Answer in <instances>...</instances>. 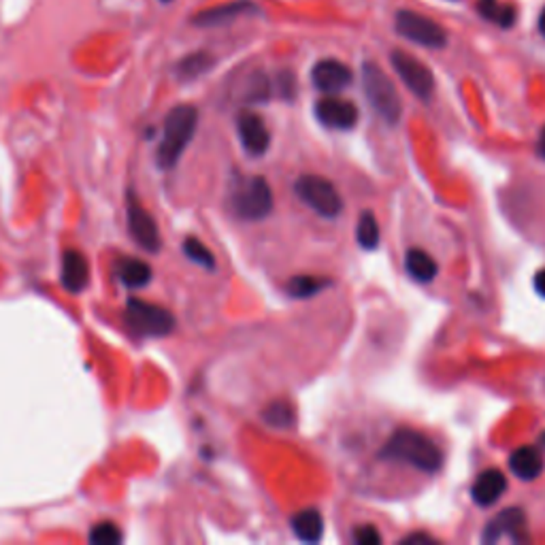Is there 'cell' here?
Segmentation results:
<instances>
[{
	"label": "cell",
	"instance_id": "cell-29",
	"mask_svg": "<svg viewBox=\"0 0 545 545\" xmlns=\"http://www.w3.org/2000/svg\"><path fill=\"white\" fill-rule=\"evenodd\" d=\"M354 541L359 545H379L381 535L375 526H359V529L354 531Z\"/></svg>",
	"mask_w": 545,
	"mask_h": 545
},
{
	"label": "cell",
	"instance_id": "cell-33",
	"mask_svg": "<svg viewBox=\"0 0 545 545\" xmlns=\"http://www.w3.org/2000/svg\"><path fill=\"white\" fill-rule=\"evenodd\" d=\"M537 154L541 156V158L545 160V126L541 130V135H539V143H537Z\"/></svg>",
	"mask_w": 545,
	"mask_h": 545
},
{
	"label": "cell",
	"instance_id": "cell-15",
	"mask_svg": "<svg viewBox=\"0 0 545 545\" xmlns=\"http://www.w3.org/2000/svg\"><path fill=\"white\" fill-rule=\"evenodd\" d=\"M507 490V477L499 469H486L477 475V480L471 486V496L480 507H490L501 501V496Z\"/></svg>",
	"mask_w": 545,
	"mask_h": 545
},
{
	"label": "cell",
	"instance_id": "cell-28",
	"mask_svg": "<svg viewBox=\"0 0 545 545\" xmlns=\"http://www.w3.org/2000/svg\"><path fill=\"white\" fill-rule=\"evenodd\" d=\"M269 94H271V81L266 80V75H263V72L252 75L250 86H247V100L263 102L269 99Z\"/></svg>",
	"mask_w": 545,
	"mask_h": 545
},
{
	"label": "cell",
	"instance_id": "cell-16",
	"mask_svg": "<svg viewBox=\"0 0 545 545\" xmlns=\"http://www.w3.org/2000/svg\"><path fill=\"white\" fill-rule=\"evenodd\" d=\"M90 283V264L86 256L77 250L64 252L62 256V286L69 292H81Z\"/></svg>",
	"mask_w": 545,
	"mask_h": 545
},
{
	"label": "cell",
	"instance_id": "cell-34",
	"mask_svg": "<svg viewBox=\"0 0 545 545\" xmlns=\"http://www.w3.org/2000/svg\"><path fill=\"white\" fill-rule=\"evenodd\" d=\"M537 26H539V33H541V34L545 36V7H543V11H541V15H539Z\"/></svg>",
	"mask_w": 545,
	"mask_h": 545
},
{
	"label": "cell",
	"instance_id": "cell-25",
	"mask_svg": "<svg viewBox=\"0 0 545 545\" xmlns=\"http://www.w3.org/2000/svg\"><path fill=\"white\" fill-rule=\"evenodd\" d=\"M263 417H264V422L272 428H290L296 420V414L290 403L275 401L263 411Z\"/></svg>",
	"mask_w": 545,
	"mask_h": 545
},
{
	"label": "cell",
	"instance_id": "cell-3",
	"mask_svg": "<svg viewBox=\"0 0 545 545\" xmlns=\"http://www.w3.org/2000/svg\"><path fill=\"white\" fill-rule=\"evenodd\" d=\"M362 88L375 113L379 115L384 122L390 126L398 124L403 115L401 96L397 92V86L392 83L390 77L386 75L384 69L375 62L362 64Z\"/></svg>",
	"mask_w": 545,
	"mask_h": 545
},
{
	"label": "cell",
	"instance_id": "cell-1",
	"mask_svg": "<svg viewBox=\"0 0 545 545\" xmlns=\"http://www.w3.org/2000/svg\"><path fill=\"white\" fill-rule=\"evenodd\" d=\"M381 458L398 460L407 463L424 473H437L444 466V452L439 445L424 437L422 433L411 431V428H398V431L387 439V444L381 450Z\"/></svg>",
	"mask_w": 545,
	"mask_h": 545
},
{
	"label": "cell",
	"instance_id": "cell-22",
	"mask_svg": "<svg viewBox=\"0 0 545 545\" xmlns=\"http://www.w3.org/2000/svg\"><path fill=\"white\" fill-rule=\"evenodd\" d=\"M330 280L326 277H313V275H296L288 282V294L294 299H309L322 292L324 288L330 286Z\"/></svg>",
	"mask_w": 545,
	"mask_h": 545
},
{
	"label": "cell",
	"instance_id": "cell-4",
	"mask_svg": "<svg viewBox=\"0 0 545 545\" xmlns=\"http://www.w3.org/2000/svg\"><path fill=\"white\" fill-rule=\"evenodd\" d=\"M230 207L247 222L264 220L272 211V190L264 177H245L233 186Z\"/></svg>",
	"mask_w": 545,
	"mask_h": 545
},
{
	"label": "cell",
	"instance_id": "cell-9",
	"mask_svg": "<svg viewBox=\"0 0 545 545\" xmlns=\"http://www.w3.org/2000/svg\"><path fill=\"white\" fill-rule=\"evenodd\" d=\"M129 230L132 239H135L145 252L149 253L160 252L162 237H160L158 224H156L154 215L143 207L135 194H129Z\"/></svg>",
	"mask_w": 545,
	"mask_h": 545
},
{
	"label": "cell",
	"instance_id": "cell-35",
	"mask_svg": "<svg viewBox=\"0 0 545 545\" xmlns=\"http://www.w3.org/2000/svg\"><path fill=\"white\" fill-rule=\"evenodd\" d=\"M539 445L545 447V433H541V437H539Z\"/></svg>",
	"mask_w": 545,
	"mask_h": 545
},
{
	"label": "cell",
	"instance_id": "cell-18",
	"mask_svg": "<svg viewBox=\"0 0 545 545\" xmlns=\"http://www.w3.org/2000/svg\"><path fill=\"white\" fill-rule=\"evenodd\" d=\"M115 275H118V280L122 282L126 288L139 290L148 286L154 272H151V266L145 263V260L122 256L115 263Z\"/></svg>",
	"mask_w": 545,
	"mask_h": 545
},
{
	"label": "cell",
	"instance_id": "cell-14",
	"mask_svg": "<svg viewBox=\"0 0 545 545\" xmlns=\"http://www.w3.org/2000/svg\"><path fill=\"white\" fill-rule=\"evenodd\" d=\"M245 15H260V9L252 0H233V3L220 5V7L201 11L198 15L192 17V22L201 28H214V26H224V24L234 22L237 17Z\"/></svg>",
	"mask_w": 545,
	"mask_h": 545
},
{
	"label": "cell",
	"instance_id": "cell-5",
	"mask_svg": "<svg viewBox=\"0 0 545 545\" xmlns=\"http://www.w3.org/2000/svg\"><path fill=\"white\" fill-rule=\"evenodd\" d=\"M124 322L137 337H167L175 330V316L168 309L135 296L126 301Z\"/></svg>",
	"mask_w": 545,
	"mask_h": 545
},
{
	"label": "cell",
	"instance_id": "cell-24",
	"mask_svg": "<svg viewBox=\"0 0 545 545\" xmlns=\"http://www.w3.org/2000/svg\"><path fill=\"white\" fill-rule=\"evenodd\" d=\"M356 237H359V244L365 250H375L379 245V224L375 220L373 211H362L360 214Z\"/></svg>",
	"mask_w": 545,
	"mask_h": 545
},
{
	"label": "cell",
	"instance_id": "cell-27",
	"mask_svg": "<svg viewBox=\"0 0 545 545\" xmlns=\"http://www.w3.org/2000/svg\"><path fill=\"white\" fill-rule=\"evenodd\" d=\"M184 253L187 258L192 260V263H196L198 266H203V269L214 271L215 269V256L211 253V250L205 244H201L198 239L187 237L184 241Z\"/></svg>",
	"mask_w": 545,
	"mask_h": 545
},
{
	"label": "cell",
	"instance_id": "cell-31",
	"mask_svg": "<svg viewBox=\"0 0 545 545\" xmlns=\"http://www.w3.org/2000/svg\"><path fill=\"white\" fill-rule=\"evenodd\" d=\"M403 545H420V543H428V545H435L437 543V539H433L431 535H424V532H414V535H407L401 541Z\"/></svg>",
	"mask_w": 545,
	"mask_h": 545
},
{
	"label": "cell",
	"instance_id": "cell-10",
	"mask_svg": "<svg viewBox=\"0 0 545 545\" xmlns=\"http://www.w3.org/2000/svg\"><path fill=\"white\" fill-rule=\"evenodd\" d=\"M316 115L326 129L352 130L359 124V107L352 100L337 99V96H326V99L318 100Z\"/></svg>",
	"mask_w": 545,
	"mask_h": 545
},
{
	"label": "cell",
	"instance_id": "cell-26",
	"mask_svg": "<svg viewBox=\"0 0 545 545\" xmlns=\"http://www.w3.org/2000/svg\"><path fill=\"white\" fill-rule=\"evenodd\" d=\"M88 541L94 545H118L124 541V535H122V531H120L118 524L105 520V522L94 524L92 529H90Z\"/></svg>",
	"mask_w": 545,
	"mask_h": 545
},
{
	"label": "cell",
	"instance_id": "cell-7",
	"mask_svg": "<svg viewBox=\"0 0 545 545\" xmlns=\"http://www.w3.org/2000/svg\"><path fill=\"white\" fill-rule=\"evenodd\" d=\"M397 33L428 50H444L447 45V33L437 22L409 9H401L397 14Z\"/></svg>",
	"mask_w": 545,
	"mask_h": 545
},
{
	"label": "cell",
	"instance_id": "cell-6",
	"mask_svg": "<svg viewBox=\"0 0 545 545\" xmlns=\"http://www.w3.org/2000/svg\"><path fill=\"white\" fill-rule=\"evenodd\" d=\"M294 192L309 209L316 211L318 215L329 217V220H335L343 211V198L335 184L326 177H320V175H302L296 179Z\"/></svg>",
	"mask_w": 545,
	"mask_h": 545
},
{
	"label": "cell",
	"instance_id": "cell-23",
	"mask_svg": "<svg viewBox=\"0 0 545 545\" xmlns=\"http://www.w3.org/2000/svg\"><path fill=\"white\" fill-rule=\"evenodd\" d=\"M477 7H480V14L486 20L499 24L501 28H512L513 22H516V11L510 5H499L496 0H480Z\"/></svg>",
	"mask_w": 545,
	"mask_h": 545
},
{
	"label": "cell",
	"instance_id": "cell-12",
	"mask_svg": "<svg viewBox=\"0 0 545 545\" xmlns=\"http://www.w3.org/2000/svg\"><path fill=\"white\" fill-rule=\"evenodd\" d=\"M237 130H239L241 145H244V149L247 151V154L263 156L269 151L271 135L260 115L250 113V111L241 113L237 120Z\"/></svg>",
	"mask_w": 545,
	"mask_h": 545
},
{
	"label": "cell",
	"instance_id": "cell-17",
	"mask_svg": "<svg viewBox=\"0 0 545 545\" xmlns=\"http://www.w3.org/2000/svg\"><path fill=\"white\" fill-rule=\"evenodd\" d=\"M510 469L512 473L522 482H532L543 473L545 463L541 452L535 445L518 447L516 452L510 456Z\"/></svg>",
	"mask_w": 545,
	"mask_h": 545
},
{
	"label": "cell",
	"instance_id": "cell-36",
	"mask_svg": "<svg viewBox=\"0 0 545 545\" xmlns=\"http://www.w3.org/2000/svg\"><path fill=\"white\" fill-rule=\"evenodd\" d=\"M160 3H171V0H160Z\"/></svg>",
	"mask_w": 545,
	"mask_h": 545
},
{
	"label": "cell",
	"instance_id": "cell-19",
	"mask_svg": "<svg viewBox=\"0 0 545 545\" xmlns=\"http://www.w3.org/2000/svg\"><path fill=\"white\" fill-rule=\"evenodd\" d=\"M294 535L305 543H318L324 535V518L322 513L313 507L302 510L292 518Z\"/></svg>",
	"mask_w": 545,
	"mask_h": 545
},
{
	"label": "cell",
	"instance_id": "cell-21",
	"mask_svg": "<svg viewBox=\"0 0 545 545\" xmlns=\"http://www.w3.org/2000/svg\"><path fill=\"white\" fill-rule=\"evenodd\" d=\"M211 66H214V58L205 52H196L181 60V62L175 66V72H177L179 80L190 81V80H196V77H201L203 72H207Z\"/></svg>",
	"mask_w": 545,
	"mask_h": 545
},
{
	"label": "cell",
	"instance_id": "cell-11",
	"mask_svg": "<svg viewBox=\"0 0 545 545\" xmlns=\"http://www.w3.org/2000/svg\"><path fill=\"white\" fill-rule=\"evenodd\" d=\"M501 539H512V541H524L526 539V516L518 507H510V510L501 512L499 516L490 520L483 529L482 541L483 543H496Z\"/></svg>",
	"mask_w": 545,
	"mask_h": 545
},
{
	"label": "cell",
	"instance_id": "cell-32",
	"mask_svg": "<svg viewBox=\"0 0 545 545\" xmlns=\"http://www.w3.org/2000/svg\"><path fill=\"white\" fill-rule=\"evenodd\" d=\"M535 290H537V294H541L545 299V269H541L535 275Z\"/></svg>",
	"mask_w": 545,
	"mask_h": 545
},
{
	"label": "cell",
	"instance_id": "cell-2",
	"mask_svg": "<svg viewBox=\"0 0 545 545\" xmlns=\"http://www.w3.org/2000/svg\"><path fill=\"white\" fill-rule=\"evenodd\" d=\"M198 126V111L192 105H177L171 109L165 120L162 139L156 149V165L160 171H171L184 156Z\"/></svg>",
	"mask_w": 545,
	"mask_h": 545
},
{
	"label": "cell",
	"instance_id": "cell-13",
	"mask_svg": "<svg viewBox=\"0 0 545 545\" xmlns=\"http://www.w3.org/2000/svg\"><path fill=\"white\" fill-rule=\"evenodd\" d=\"M311 81L320 92L337 94L352 83V71L339 60H320L311 71Z\"/></svg>",
	"mask_w": 545,
	"mask_h": 545
},
{
	"label": "cell",
	"instance_id": "cell-20",
	"mask_svg": "<svg viewBox=\"0 0 545 545\" xmlns=\"http://www.w3.org/2000/svg\"><path fill=\"white\" fill-rule=\"evenodd\" d=\"M405 269H407V272L416 282L428 283L437 277L439 266L431 258V253L420 250V247H411V250L405 253Z\"/></svg>",
	"mask_w": 545,
	"mask_h": 545
},
{
	"label": "cell",
	"instance_id": "cell-30",
	"mask_svg": "<svg viewBox=\"0 0 545 545\" xmlns=\"http://www.w3.org/2000/svg\"><path fill=\"white\" fill-rule=\"evenodd\" d=\"M280 92L283 99H292L294 96V77L292 72H282L280 75Z\"/></svg>",
	"mask_w": 545,
	"mask_h": 545
},
{
	"label": "cell",
	"instance_id": "cell-8",
	"mask_svg": "<svg viewBox=\"0 0 545 545\" xmlns=\"http://www.w3.org/2000/svg\"><path fill=\"white\" fill-rule=\"evenodd\" d=\"M390 62H392V69L397 71V75L401 77L405 86H407L417 99L422 100L431 99L435 90V77L426 64L411 56V53L401 50L392 52Z\"/></svg>",
	"mask_w": 545,
	"mask_h": 545
}]
</instances>
